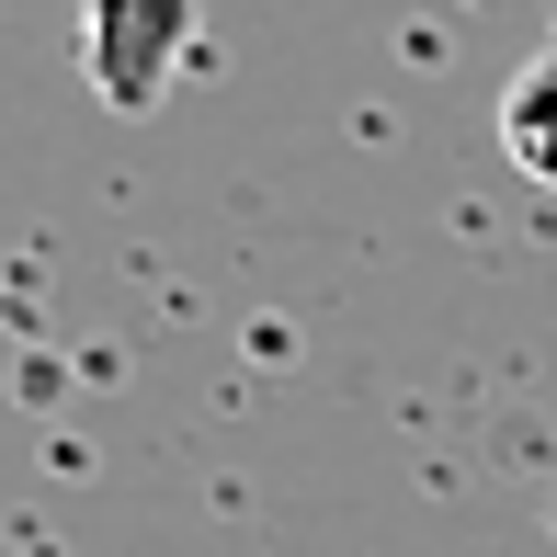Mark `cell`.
Segmentation results:
<instances>
[{
	"label": "cell",
	"mask_w": 557,
	"mask_h": 557,
	"mask_svg": "<svg viewBox=\"0 0 557 557\" xmlns=\"http://www.w3.org/2000/svg\"><path fill=\"white\" fill-rule=\"evenodd\" d=\"M194 46V0H81V69L114 114H148Z\"/></svg>",
	"instance_id": "obj_1"
},
{
	"label": "cell",
	"mask_w": 557,
	"mask_h": 557,
	"mask_svg": "<svg viewBox=\"0 0 557 557\" xmlns=\"http://www.w3.org/2000/svg\"><path fill=\"white\" fill-rule=\"evenodd\" d=\"M500 160L557 194V46H535L512 69V91H500Z\"/></svg>",
	"instance_id": "obj_2"
}]
</instances>
